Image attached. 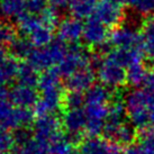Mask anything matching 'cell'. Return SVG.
<instances>
[{
  "mask_svg": "<svg viewBox=\"0 0 154 154\" xmlns=\"http://www.w3.org/2000/svg\"><path fill=\"white\" fill-rule=\"evenodd\" d=\"M123 103L126 108L129 123L135 128L145 131L151 126L149 99L146 91L143 88H136L126 92Z\"/></svg>",
  "mask_w": 154,
  "mask_h": 154,
  "instance_id": "1",
  "label": "cell"
},
{
  "mask_svg": "<svg viewBox=\"0 0 154 154\" xmlns=\"http://www.w3.org/2000/svg\"><path fill=\"white\" fill-rule=\"evenodd\" d=\"M17 26L20 33L27 38L34 47H44L53 42V27L43 22L41 16L30 15L25 11L17 18Z\"/></svg>",
  "mask_w": 154,
  "mask_h": 154,
  "instance_id": "2",
  "label": "cell"
},
{
  "mask_svg": "<svg viewBox=\"0 0 154 154\" xmlns=\"http://www.w3.org/2000/svg\"><path fill=\"white\" fill-rule=\"evenodd\" d=\"M69 45L62 41H53L44 47H35L28 56V63L37 71H47L56 66L63 59Z\"/></svg>",
  "mask_w": 154,
  "mask_h": 154,
  "instance_id": "3",
  "label": "cell"
},
{
  "mask_svg": "<svg viewBox=\"0 0 154 154\" xmlns=\"http://www.w3.org/2000/svg\"><path fill=\"white\" fill-rule=\"evenodd\" d=\"M34 112L28 108H20L10 101L0 105V129L16 131L34 123Z\"/></svg>",
  "mask_w": 154,
  "mask_h": 154,
  "instance_id": "4",
  "label": "cell"
},
{
  "mask_svg": "<svg viewBox=\"0 0 154 154\" xmlns=\"http://www.w3.org/2000/svg\"><path fill=\"white\" fill-rule=\"evenodd\" d=\"M96 69L100 83L109 89H118L127 82L126 69L108 54L96 64Z\"/></svg>",
  "mask_w": 154,
  "mask_h": 154,
  "instance_id": "5",
  "label": "cell"
},
{
  "mask_svg": "<svg viewBox=\"0 0 154 154\" xmlns=\"http://www.w3.org/2000/svg\"><path fill=\"white\" fill-rule=\"evenodd\" d=\"M89 65L92 66V61L87 54V52L83 51L77 44H72L68 47L65 55L60 63L56 65L55 70L60 73L61 77H64L66 79L71 74L77 72L78 70Z\"/></svg>",
  "mask_w": 154,
  "mask_h": 154,
  "instance_id": "6",
  "label": "cell"
},
{
  "mask_svg": "<svg viewBox=\"0 0 154 154\" xmlns=\"http://www.w3.org/2000/svg\"><path fill=\"white\" fill-rule=\"evenodd\" d=\"M63 87H56L39 91V99L35 106V114L41 115H55L63 107L64 100Z\"/></svg>",
  "mask_w": 154,
  "mask_h": 154,
  "instance_id": "7",
  "label": "cell"
},
{
  "mask_svg": "<svg viewBox=\"0 0 154 154\" xmlns=\"http://www.w3.org/2000/svg\"><path fill=\"white\" fill-rule=\"evenodd\" d=\"M123 8L120 1L117 0H101L99 1L94 13L92 17L97 18L99 22L109 27H117L123 19Z\"/></svg>",
  "mask_w": 154,
  "mask_h": 154,
  "instance_id": "8",
  "label": "cell"
},
{
  "mask_svg": "<svg viewBox=\"0 0 154 154\" xmlns=\"http://www.w3.org/2000/svg\"><path fill=\"white\" fill-rule=\"evenodd\" d=\"M61 127L62 120L59 119L55 115L37 116L33 123L34 137L48 144L54 137L62 133Z\"/></svg>",
  "mask_w": 154,
  "mask_h": 154,
  "instance_id": "9",
  "label": "cell"
},
{
  "mask_svg": "<svg viewBox=\"0 0 154 154\" xmlns=\"http://www.w3.org/2000/svg\"><path fill=\"white\" fill-rule=\"evenodd\" d=\"M109 28L99 22L97 18L90 16L83 24V36L82 39L87 45L91 47H103L109 41Z\"/></svg>",
  "mask_w": 154,
  "mask_h": 154,
  "instance_id": "10",
  "label": "cell"
},
{
  "mask_svg": "<svg viewBox=\"0 0 154 154\" xmlns=\"http://www.w3.org/2000/svg\"><path fill=\"white\" fill-rule=\"evenodd\" d=\"M86 133L89 136H99L103 134L106 119L109 114V105H86Z\"/></svg>",
  "mask_w": 154,
  "mask_h": 154,
  "instance_id": "11",
  "label": "cell"
},
{
  "mask_svg": "<svg viewBox=\"0 0 154 154\" xmlns=\"http://www.w3.org/2000/svg\"><path fill=\"white\" fill-rule=\"evenodd\" d=\"M109 43L116 48L142 46L141 34L131 25H119L109 35Z\"/></svg>",
  "mask_w": 154,
  "mask_h": 154,
  "instance_id": "12",
  "label": "cell"
},
{
  "mask_svg": "<svg viewBox=\"0 0 154 154\" xmlns=\"http://www.w3.org/2000/svg\"><path fill=\"white\" fill-rule=\"evenodd\" d=\"M126 108L124 103L120 100H115L109 105V114L106 119L103 135L107 141H115V136L122 125L126 123Z\"/></svg>",
  "mask_w": 154,
  "mask_h": 154,
  "instance_id": "13",
  "label": "cell"
},
{
  "mask_svg": "<svg viewBox=\"0 0 154 154\" xmlns=\"http://www.w3.org/2000/svg\"><path fill=\"white\" fill-rule=\"evenodd\" d=\"M86 114L83 108L66 110L62 117V126L74 144L81 143L80 135L83 131H86Z\"/></svg>",
  "mask_w": 154,
  "mask_h": 154,
  "instance_id": "14",
  "label": "cell"
},
{
  "mask_svg": "<svg viewBox=\"0 0 154 154\" xmlns=\"http://www.w3.org/2000/svg\"><path fill=\"white\" fill-rule=\"evenodd\" d=\"M39 99L38 91L35 87L25 86L18 83L13 87L9 94V101L20 108H32L35 107Z\"/></svg>",
  "mask_w": 154,
  "mask_h": 154,
  "instance_id": "15",
  "label": "cell"
},
{
  "mask_svg": "<svg viewBox=\"0 0 154 154\" xmlns=\"http://www.w3.org/2000/svg\"><path fill=\"white\" fill-rule=\"evenodd\" d=\"M57 36L65 44H77L83 36V24L75 17L65 18L57 26Z\"/></svg>",
  "mask_w": 154,
  "mask_h": 154,
  "instance_id": "16",
  "label": "cell"
},
{
  "mask_svg": "<svg viewBox=\"0 0 154 154\" xmlns=\"http://www.w3.org/2000/svg\"><path fill=\"white\" fill-rule=\"evenodd\" d=\"M94 72L91 65L78 70L65 79L64 86L69 91L86 92L87 90L94 85Z\"/></svg>",
  "mask_w": 154,
  "mask_h": 154,
  "instance_id": "17",
  "label": "cell"
},
{
  "mask_svg": "<svg viewBox=\"0 0 154 154\" xmlns=\"http://www.w3.org/2000/svg\"><path fill=\"white\" fill-rule=\"evenodd\" d=\"M108 55L125 69H127L133 64L143 62V57L145 54L142 46H138L132 48H115L109 52Z\"/></svg>",
  "mask_w": 154,
  "mask_h": 154,
  "instance_id": "18",
  "label": "cell"
},
{
  "mask_svg": "<svg viewBox=\"0 0 154 154\" xmlns=\"http://www.w3.org/2000/svg\"><path fill=\"white\" fill-rule=\"evenodd\" d=\"M111 99H112L111 89L107 88L101 83L94 85L85 92L86 105H103V106H107V105H110Z\"/></svg>",
  "mask_w": 154,
  "mask_h": 154,
  "instance_id": "19",
  "label": "cell"
},
{
  "mask_svg": "<svg viewBox=\"0 0 154 154\" xmlns=\"http://www.w3.org/2000/svg\"><path fill=\"white\" fill-rule=\"evenodd\" d=\"M111 144L100 136H88L80 143L81 154H108L110 151Z\"/></svg>",
  "mask_w": 154,
  "mask_h": 154,
  "instance_id": "20",
  "label": "cell"
},
{
  "mask_svg": "<svg viewBox=\"0 0 154 154\" xmlns=\"http://www.w3.org/2000/svg\"><path fill=\"white\" fill-rule=\"evenodd\" d=\"M19 65L14 57L9 56L0 62V87H6L17 79Z\"/></svg>",
  "mask_w": 154,
  "mask_h": 154,
  "instance_id": "21",
  "label": "cell"
},
{
  "mask_svg": "<svg viewBox=\"0 0 154 154\" xmlns=\"http://www.w3.org/2000/svg\"><path fill=\"white\" fill-rule=\"evenodd\" d=\"M126 73H127V82L135 88H143L151 74L146 70L143 62L131 65L129 68L126 69Z\"/></svg>",
  "mask_w": 154,
  "mask_h": 154,
  "instance_id": "22",
  "label": "cell"
},
{
  "mask_svg": "<svg viewBox=\"0 0 154 154\" xmlns=\"http://www.w3.org/2000/svg\"><path fill=\"white\" fill-rule=\"evenodd\" d=\"M141 38L144 54L154 60V17L149 18L144 23L141 32Z\"/></svg>",
  "mask_w": 154,
  "mask_h": 154,
  "instance_id": "23",
  "label": "cell"
},
{
  "mask_svg": "<svg viewBox=\"0 0 154 154\" xmlns=\"http://www.w3.org/2000/svg\"><path fill=\"white\" fill-rule=\"evenodd\" d=\"M26 0H0V15L4 18L17 19L25 10Z\"/></svg>",
  "mask_w": 154,
  "mask_h": 154,
  "instance_id": "24",
  "label": "cell"
},
{
  "mask_svg": "<svg viewBox=\"0 0 154 154\" xmlns=\"http://www.w3.org/2000/svg\"><path fill=\"white\" fill-rule=\"evenodd\" d=\"M74 143L68 134L60 133L48 143L50 154H70L73 152Z\"/></svg>",
  "mask_w": 154,
  "mask_h": 154,
  "instance_id": "25",
  "label": "cell"
},
{
  "mask_svg": "<svg viewBox=\"0 0 154 154\" xmlns=\"http://www.w3.org/2000/svg\"><path fill=\"white\" fill-rule=\"evenodd\" d=\"M37 72L38 71L35 68H33L28 62L20 64L17 75L18 83L29 87H36L38 85L39 80V75Z\"/></svg>",
  "mask_w": 154,
  "mask_h": 154,
  "instance_id": "26",
  "label": "cell"
},
{
  "mask_svg": "<svg viewBox=\"0 0 154 154\" xmlns=\"http://www.w3.org/2000/svg\"><path fill=\"white\" fill-rule=\"evenodd\" d=\"M10 52L15 57L19 59H28L30 53L33 52L35 47L30 43L28 38L24 37H15V38L9 43Z\"/></svg>",
  "mask_w": 154,
  "mask_h": 154,
  "instance_id": "27",
  "label": "cell"
},
{
  "mask_svg": "<svg viewBox=\"0 0 154 154\" xmlns=\"http://www.w3.org/2000/svg\"><path fill=\"white\" fill-rule=\"evenodd\" d=\"M61 86H62L61 75L55 69H51V70L44 71L39 75L38 85H37L39 91L45 89H51V88H56V87Z\"/></svg>",
  "mask_w": 154,
  "mask_h": 154,
  "instance_id": "28",
  "label": "cell"
},
{
  "mask_svg": "<svg viewBox=\"0 0 154 154\" xmlns=\"http://www.w3.org/2000/svg\"><path fill=\"white\" fill-rule=\"evenodd\" d=\"M136 137V128L129 122H126L122 125L115 136V143L119 145H132Z\"/></svg>",
  "mask_w": 154,
  "mask_h": 154,
  "instance_id": "29",
  "label": "cell"
},
{
  "mask_svg": "<svg viewBox=\"0 0 154 154\" xmlns=\"http://www.w3.org/2000/svg\"><path fill=\"white\" fill-rule=\"evenodd\" d=\"M125 4L137 15L151 16L154 14V0H124Z\"/></svg>",
  "mask_w": 154,
  "mask_h": 154,
  "instance_id": "30",
  "label": "cell"
},
{
  "mask_svg": "<svg viewBox=\"0 0 154 154\" xmlns=\"http://www.w3.org/2000/svg\"><path fill=\"white\" fill-rule=\"evenodd\" d=\"M22 154H50L48 144L33 137L23 146H19Z\"/></svg>",
  "mask_w": 154,
  "mask_h": 154,
  "instance_id": "31",
  "label": "cell"
},
{
  "mask_svg": "<svg viewBox=\"0 0 154 154\" xmlns=\"http://www.w3.org/2000/svg\"><path fill=\"white\" fill-rule=\"evenodd\" d=\"M86 106L85 100V94L77 92V91H69L65 94L64 100H63V107L66 110L71 109H81Z\"/></svg>",
  "mask_w": 154,
  "mask_h": 154,
  "instance_id": "32",
  "label": "cell"
},
{
  "mask_svg": "<svg viewBox=\"0 0 154 154\" xmlns=\"http://www.w3.org/2000/svg\"><path fill=\"white\" fill-rule=\"evenodd\" d=\"M143 89L146 91L149 99V110H150V123L152 128L154 129V73H151L145 86Z\"/></svg>",
  "mask_w": 154,
  "mask_h": 154,
  "instance_id": "33",
  "label": "cell"
},
{
  "mask_svg": "<svg viewBox=\"0 0 154 154\" xmlns=\"http://www.w3.org/2000/svg\"><path fill=\"white\" fill-rule=\"evenodd\" d=\"M140 146L145 154H154V129L142 131Z\"/></svg>",
  "mask_w": 154,
  "mask_h": 154,
  "instance_id": "34",
  "label": "cell"
},
{
  "mask_svg": "<svg viewBox=\"0 0 154 154\" xmlns=\"http://www.w3.org/2000/svg\"><path fill=\"white\" fill-rule=\"evenodd\" d=\"M48 8L46 0H26L25 4V13L41 16L42 14Z\"/></svg>",
  "mask_w": 154,
  "mask_h": 154,
  "instance_id": "35",
  "label": "cell"
},
{
  "mask_svg": "<svg viewBox=\"0 0 154 154\" xmlns=\"http://www.w3.org/2000/svg\"><path fill=\"white\" fill-rule=\"evenodd\" d=\"M16 144L14 134L9 131L0 129V152L1 153H9L14 150V145Z\"/></svg>",
  "mask_w": 154,
  "mask_h": 154,
  "instance_id": "36",
  "label": "cell"
},
{
  "mask_svg": "<svg viewBox=\"0 0 154 154\" xmlns=\"http://www.w3.org/2000/svg\"><path fill=\"white\" fill-rule=\"evenodd\" d=\"M14 138L16 144H18L19 146H23L24 144H26L28 141H30L34 137V133L33 131H30L27 127H20V128L14 131Z\"/></svg>",
  "mask_w": 154,
  "mask_h": 154,
  "instance_id": "37",
  "label": "cell"
},
{
  "mask_svg": "<svg viewBox=\"0 0 154 154\" xmlns=\"http://www.w3.org/2000/svg\"><path fill=\"white\" fill-rule=\"evenodd\" d=\"M46 1L51 7L57 10V9H63L64 7L69 6L73 0H46Z\"/></svg>",
  "mask_w": 154,
  "mask_h": 154,
  "instance_id": "38",
  "label": "cell"
},
{
  "mask_svg": "<svg viewBox=\"0 0 154 154\" xmlns=\"http://www.w3.org/2000/svg\"><path fill=\"white\" fill-rule=\"evenodd\" d=\"M123 154H145L142 150V147L140 145H135V144H132V145H128L125 147V150L123 151Z\"/></svg>",
  "mask_w": 154,
  "mask_h": 154,
  "instance_id": "39",
  "label": "cell"
},
{
  "mask_svg": "<svg viewBox=\"0 0 154 154\" xmlns=\"http://www.w3.org/2000/svg\"><path fill=\"white\" fill-rule=\"evenodd\" d=\"M9 94H10V91L7 89V87H0V105L8 101Z\"/></svg>",
  "mask_w": 154,
  "mask_h": 154,
  "instance_id": "40",
  "label": "cell"
},
{
  "mask_svg": "<svg viewBox=\"0 0 154 154\" xmlns=\"http://www.w3.org/2000/svg\"><path fill=\"white\" fill-rule=\"evenodd\" d=\"M108 154H123V151L120 149V145L117 143H112L110 146V151Z\"/></svg>",
  "mask_w": 154,
  "mask_h": 154,
  "instance_id": "41",
  "label": "cell"
},
{
  "mask_svg": "<svg viewBox=\"0 0 154 154\" xmlns=\"http://www.w3.org/2000/svg\"><path fill=\"white\" fill-rule=\"evenodd\" d=\"M7 57H8V55H7L6 50H5L2 46H0V62H1V61H4L5 59H7Z\"/></svg>",
  "mask_w": 154,
  "mask_h": 154,
  "instance_id": "42",
  "label": "cell"
},
{
  "mask_svg": "<svg viewBox=\"0 0 154 154\" xmlns=\"http://www.w3.org/2000/svg\"><path fill=\"white\" fill-rule=\"evenodd\" d=\"M8 154H22V152H20V150H19V147L18 149H14L11 152H9Z\"/></svg>",
  "mask_w": 154,
  "mask_h": 154,
  "instance_id": "43",
  "label": "cell"
},
{
  "mask_svg": "<svg viewBox=\"0 0 154 154\" xmlns=\"http://www.w3.org/2000/svg\"><path fill=\"white\" fill-rule=\"evenodd\" d=\"M70 154H81V153H80V152H74V151H73L72 153H70Z\"/></svg>",
  "mask_w": 154,
  "mask_h": 154,
  "instance_id": "44",
  "label": "cell"
},
{
  "mask_svg": "<svg viewBox=\"0 0 154 154\" xmlns=\"http://www.w3.org/2000/svg\"><path fill=\"white\" fill-rule=\"evenodd\" d=\"M0 154H5V153H1V152H0Z\"/></svg>",
  "mask_w": 154,
  "mask_h": 154,
  "instance_id": "45",
  "label": "cell"
},
{
  "mask_svg": "<svg viewBox=\"0 0 154 154\" xmlns=\"http://www.w3.org/2000/svg\"><path fill=\"white\" fill-rule=\"evenodd\" d=\"M117 1H122V0H117Z\"/></svg>",
  "mask_w": 154,
  "mask_h": 154,
  "instance_id": "46",
  "label": "cell"
}]
</instances>
